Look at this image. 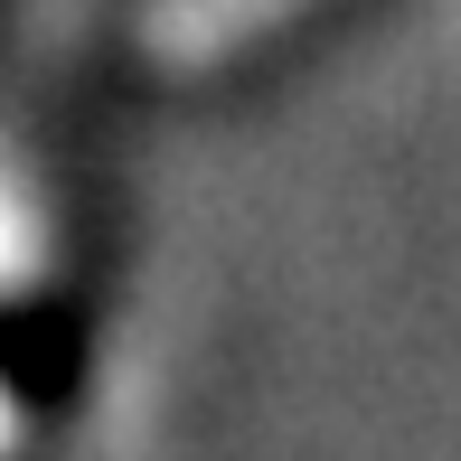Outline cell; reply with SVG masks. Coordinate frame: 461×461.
<instances>
[{
	"mask_svg": "<svg viewBox=\"0 0 461 461\" xmlns=\"http://www.w3.org/2000/svg\"><path fill=\"white\" fill-rule=\"evenodd\" d=\"M302 10L311 0H141V57L160 76H207V67L245 57L255 38H274Z\"/></svg>",
	"mask_w": 461,
	"mask_h": 461,
	"instance_id": "6da1fadb",
	"label": "cell"
},
{
	"mask_svg": "<svg viewBox=\"0 0 461 461\" xmlns=\"http://www.w3.org/2000/svg\"><path fill=\"white\" fill-rule=\"evenodd\" d=\"M29 452V405H19V386L0 376V461H19Z\"/></svg>",
	"mask_w": 461,
	"mask_h": 461,
	"instance_id": "3957f363",
	"label": "cell"
},
{
	"mask_svg": "<svg viewBox=\"0 0 461 461\" xmlns=\"http://www.w3.org/2000/svg\"><path fill=\"white\" fill-rule=\"evenodd\" d=\"M57 264V226H48V198L29 188V170H10L0 160V302H19V292H38Z\"/></svg>",
	"mask_w": 461,
	"mask_h": 461,
	"instance_id": "7a4b0ae2",
	"label": "cell"
}]
</instances>
